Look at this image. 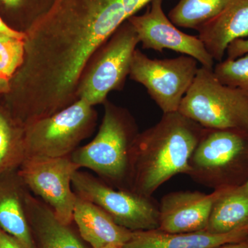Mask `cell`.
<instances>
[{
  "mask_svg": "<svg viewBox=\"0 0 248 248\" xmlns=\"http://www.w3.org/2000/svg\"><path fill=\"white\" fill-rule=\"evenodd\" d=\"M204 128L180 112L163 114L138 134L132 149L128 190L151 197L174 176L187 174Z\"/></svg>",
  "mask_w": 248,
  "mask_h": 248,
  "instance_id": "obj_1",
  "label": "cell"
},
{
  "mask_svg": "<svg viewBox=\"0 0 248 248\" xmlns=\"http://www.w3.org/2000/svg\"><path fill=\"white\" fill-rule=\"evenodd\" d=\"M99 131L92 141L71 155L81 169L91 170L112 187L128 190L130 158L140 133L133 116L126 109L105 102Z\"/></svg>",
  "mask_w": 248,
  "mask_h": 248,
  "instance_id": "obj_2",
  "label": "cell"
},
{
  "mask_svg": "<svg viewBox=\"0 0 248 248\" xmlns=\"http://www.w3.org/2000/svg\"><path fill=\"white\" fill-rule=\"evenodd\" d=\"M187 175L214 190L248 182V133L204 128Z\"/></svg>",
  "mask_w": 248,
  "mask_h": 248,
  "instance_id": "obj_3",
  "label": "cell"
},
{
  "mask_svg": "<svg viewBox=\"0 0 248 248\" xmlns=\"http://www.w3.org/2000/svg\"><path fill=\"white\" fill-rule=\"evenodd\" d=\"M179 112L205 128L248 133V97L220 82L213 69L199 68Z\"/></svg>",
  "mask_w": 248,
  "mask_h": 248,
  "instance_id": "obj_4",
  "label": "cell"
},
{
  "mask_svg": "<svg viewBox=\"0 0 248 248\" xmlns=\"http://www.w3.org/2000/svg\"><path fill=\"white\" fill-rule=\"evenodd\" d=\"M82 99L45 118L24 125L28 156H69L89 137L97 114Z\"/></svg>",
  "mask_w": 248,
  "mask_h": 248,
  "instance_id": "obj_5",
  "label": "cell"
},
{
  "mask_svg": "<svg viewBox=\"0 0 248 248\" xmlns=\"http://www.w3.org/2000/svg\"><path fill=\"white\" fill-rule=\"evenodd\" d=\"M72 187L78 197L97 205L129 231H151L159 227V204L152 197L115 188L79 170L73 175Z\"/></svg>",
  "mask_w": 248,
  "mask_h": 248,
  "instance_id": "obj_6",
  "label": "cell"
},
{
  "mask_svg": "<svg viewBox=\"0 0 248 248\" xmlns=\"http://www.w3.org/2000/svg\"><path fill=\"white\" fill-rule=\"evenodd\" d=\"M138 44L136 31L125 21L101 47L94 63L83 74L77 92L78 99L93 107L105 102L111 91L122 89Z\"/></svg>",
  "mask_w": 248,
  "mask_h": 248,
  "instance_id": "obj_7",
  "label": "cell"
},
{
  "mask_svg": "<svg viewBox=\"0 0 248 248\" xmlns=\"http://www.w3.org/2000/svg\"><path fill=\"white\" fill-rule=\"evenodd\" d=\"M199 68L198 62L187 55L159 60L148 58L136 49L129 76L146 88L163 114L171 113L179 111Z\"/></svg>",
  "mask_w": 248,
  "mask_h": 248,
  "instance_id": "obj_8",
  "label": "cell"
},
{
  "mask_svg": "<svg viewBox=\"0 0 248 248\" xmlns=\"http://www.w3.org/2000/svg\"><path fill=\"white\" fill-rule=\"evenodd\" d=\"M79 169L71 155L54 158L29 156L18 172L29 191L40 197L63 224L70 226L77 198L72 179Z\"/></svg>",
  "mask_w": 248,
  "mask_h": 248,
  "instance_id": "obj_9",
  "label": "cell"
},
{
  "mask_svg": "<svg viewBox=\"0 0 248 248\" xmlns=\"http://www.w3.org/2000/svg\"><path fill=\"white\" fill-rule=\"evenodd\" d=\"M138 34L142 48L162 52L173 50L195 59L201 66L213 69L215 60L198 36L182 32L165 14L163 0H152L151 6L141 16L128 19Z\"/></svg>",
  "mask_w": 248,
  "mask_h": 248,
  "instance_id": "obj_10",
  "label": "cell"
},
{
  "mask_svg": "<svg viewBox=\"0 0 248 248\" xmlns=\"http://www.w3.org/2000/svg\"><path fill=\"white\" fill-rule=\"evenodd\" d=\"M221 191L205 194L181 190L164 195L159 203L157 229L168 233L205 231L214 202Z\"/></svg>",
  "mask_w": 248,
  "mask_h": 248,
  "instance_id": "obj_11",
  "label": "cell"
},
{
  "mask_svg": "<svg viewBox=\"0 0 248 248\" xmlns=\"http://www.w3.org/2000/svg\"><path fill=\"white\" fill-rule=\"evenodd\" d=\"M197 31L214 60L223 61L230 44L248 37V0H229L218 16Z\"/></svg>",
  "mask_w": 248,
  "mask_h": 248,
  "instance_id": "obj_12",
  "label": "cell"
},
{
  "mask_svg": "<svg viewBox=\"0 0 248 248\" xmlns=\"http://www.w3.org/2000/svg\"><path fill=\"white\" fill-rule=\"evenodd\" d=\"M30 192L18 170L0 175V228L25 248H36L26 211Z\"/></svg>",
  "mask_w": 248,
  "mask_h": 248,
  "instance_id": "obj_13",
  "label": "cell"
},
{
  "mask_svg": "<svg viewBox=\"0 0 248 248\" xmlns=\"http://www.w3.org/2000/svg\"><path fill=\"white\" fill-rule=\"evenodd\" d=\"M73 221L78 227L81 238L93 248L108 246L123 248L133 233L117 224L110 215L97 205L78 195Z\"/></svg>",
  "mask_w": 248,
  "mask_h": 248,
  "instance_id": "obj_14",
  "label": "cell"
},
{
  "mask_svg": "<svg viewBox=\"0 0 248 248\" xmlns=\"http://www.w3.org/2000/svg\"><path fill=\"white\" fill-rule=\"evenodd\" d=\"M248 238V227L226 234H212L206 231L168 233L155 229L133 232L123 248H214Z\"/></svg>",
  "mask_w": 248,
  "mask_h": 248,
  "instance_id": "obj_15",
  "label": "cell"
},
{
  "mask_svg": "<svg viewBox=\"0 0 248 248\" xmlns=\"http://www.w3.org/2000/svg\"><path fill=\"white\" fill-rule=\"evenodd\" d=\"M26 211L36 248H87L43 201L29 192Z\"/></svg>",
  "mask_w": 248,
  "mask_h": 248,
  "instance_id": "obj_16",
  "label": "cell"
},
{
  "mask_svg": "<svg viewBox=\"0 0 248 248\" xmlns=\"http://www.w3.org/2000/svg\"><path fill=\"white\" fill-rule=\"evenodd\" d=\"M248 227V187L244 185L221 189L214 202L205 231L226 234Z\"/></svg>",
  "mask_w": 248,
  "mask_h": 248,
  "instance_id": "obj_17",
  "label": "cell"
},
{
  "mask_svg": "<svg viewBox=\"0 0 248 248\" xmlns=\"http://www.w3.org/2000/svg\"><path fill=\"white\" fill-rule=\"evenodd\" d=\"M27 157L24 125L0 108V175L19 169Z\"/></svg>",
  "mask_w": 248,
  "mask_h": 248,
  "instance_id": "obj_18",
  "label": "cell"
},
{
  "mask_svg": "<svg viewBox=\"0 0 248 248\" xmlns=\"http://www.w3.org/2000/svg\"><path fill=\"white\" fill-rule=\"evenodd\" d=\"M229 0H179L169 11L176 27L197 31L223 11Z\"/></svg>",
  "mask_w": 248,
  "mask_h": 248,
  "instance_id": "obj_19",
  "label": "cell"
},
{
  "mask_svg": "<svg viewBox=\"0 0 248 248\" xmlns=\"http://www.w3.org/2000/svg\"><path fill=\"white\" fill-rule=\"evenodd\" d=\"M53 0H0V16L30 27L35 20L48 11Z\"/></svg>",
  "mask_w": 248,
  "mask_h": 248,
  "instance_id": "obj_20",
  "label": "cell"
},
{
  "mask_svg": "<svg viewBox=\"0 0 248 248\" xmlns=\"http://www.w3.org/2000/svg\"><path fill=\"white\" fill-rule=\"evenodd\" d=\"M213 71L220 82L241 90L248 97V54L236 60L218 62Z\"/></svg>",
  "mask_w": 248,
  "mask_h": 248,
  "instance_id": "obj_21",
  "label": "cell"
},
{
  "mask_svg": "<svg viewBox=\"0 0 248 248\" xmlns=\"http://www.w3.org/2000/svg\"><path fill=\"white\" fill-rule=\"evenodd\" d=\"M25 40L0 33V73L11 79L22 66L25 56Z\"/></svg>",
  "mask_w": 248,
  "mask_h": 248,
  "instance_id": "obj_22",
  "label": "cell"
},
{
  "mask_svg": "<svg viewBox=\"0 0 248 248\" xmlns=\"http://www.w3.org/2000/svg\"><path fill=\"white\" fill-rule=\"evenodd\" d=\"M227 59L236 60L248 54V39L234 40L227 48Z\"/></svg>",
  "mask_w": 248,
  "mask_h": 248,
  "instance_id": "obj_23",
  "label": "cell"
},
{
  "mask_svg": "<svg viewBox=\"0 0 248 248\" xmlns=\"http://www.w3.org/2000/svg\"><path fill=\"white\" fill-rule=\"evenodd\" d=\"M0 248H25L17 240L0 228Z\"/></svg>",
  "mask_w": 248,
  "mask_h": 248,
  "instance_id": "obj_24",
  "label": "cell"
},
{
  "mask_svg": "<svg viewBox=\"0 0 248 248\" xmlns=\"http://www.w3.org/2000/svg\"><path fill=\"white\" fill-rule=\"evenodd\" d=\"M0 33L6 34V35L14 36L18 38L24 39V40H25L26 38L25 32L13 29L11 26L5 22L1 16H0Z\"/></svg>",
  "mask_w": 248,
  "mask_h": 248,
  "instance_id": "obj_25",
  "label": "cell"
},
{
  "mask_svg": "<svg viewBox=\"0 0 248 248\" xmlns=\"http://www.w3.org/2000/svg\"><path fill=\"white\" fill-rule=\"evenodd\" d=\"M214 248H248V238L242 241L221 245Z\"/></svg>",
  "mask_w": 248,
  "mask_h": 248,
  "instance_id": "obj_26",
  "label": "cell"
},
{
  "mask_svg": "<svg viewBox=\"0 0 248 248\" xmlns=\"http://www.w3.org/2000/svg\"><path fill=\"white\" fill-rule=\"evenodd\" d=\"M9 78L5 77L2 73H0V94L9 92L11 89V85Z\"/></svg>",
  "mask_w": 248,
  "mask_h": 248,
  "instance_id": "obj_27",
  "label": "cell"
},
{
  "mask_svg": "<svg viewBox=\"0 0 248 248\" xmlns=\"http://www.w3.org/2000/svg\"><path fill=\"white\" fill-rule=\"evenodd\" d=\"M122 248L120 247H117V246H108L107 248Z\"/></svg>",
  "mask_w": 248,
  "mask_h": 248,
  "instance_id": "obj_28",
  "label": "cell"
},
{
  "mask_svg": "<svg viewBox=\"0 0 248 248\" xmlns=\"http://www.w3.org/2000/svg\"><path fill=\"white\" fill-rule=\"evenodd\" d=\"M246 187H248V182H247V184H246Z\"/></svg>",
  "mask_w": 248,
  "mask_h": 248,
  "instance_id": "obj_29",
  "label": "cell"
}]
</instances>
